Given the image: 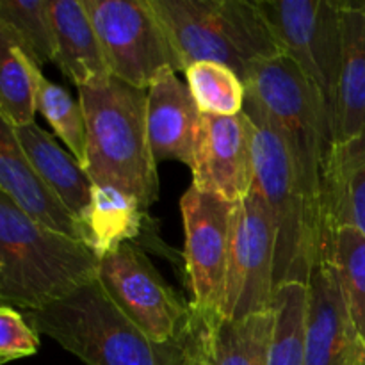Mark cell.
I'll return each instance as SVG.
<instances>
[{"label":"cell","instance_id":"10","mask_svg":"<svg viewBox=\"0 0 365 365\" xmlns=\"http://www.w3.org/2000/svg\"><path fill=\"white\" fill-rule=\"evenodd\" d=\"M237 203L202 192L191 185L182 196L185 232V274L192 309L223 317Z\"/></svg>","mask_w":365,"mask_h":365},{"label":"cell","instance_id":"30","mask_svg":"<svg viewBox=\"0 0 365 365\" xmlns=\"http://www.w3.org/2000/svg\"><path fill=\"white\" fill-rule=\"evenodd\" d=\"M362 365H365V353H364V359H362Z\"/></svg>","mask_w":365,"mask_h":365},{"label":"cell","instance_id":"23","mask_svg":"<svg viewBox=\"0 0 365 365\" xmlns=\"http://www.w3.org/2000/svg\"><path fill=\"white\" fill-rule=\"evenodd\" d=\"M321 257L337 271L349 317L365 346V235L351 227L327 230Z\"/></svg>","mask_w":365,"mask_h":365},{"label":"cell","instance_id":"26","mask_svg":"<svg viewBox=\"0 0 365 365\" xmlns=\"http://www.w3.org/2000/svg\"><path fill=\"white\" fill-rule=\"evenodd\" d=\"M189 91L200 113L210 116H237L245 113L246 86L232 68L202 61L184 71Z\"/></svg>","mask_w":365,"mask_h":365},{"label":"cell","instance_id":"28","mask_svg":"<svg viewBox=\"0 0 365 365\" xmlns=\"http://www.w3.org/2000/svg\"><path fill=\"white\" fill-rule=\"evenodd\" d=\"M39 348V334L31 327L27 317L16 309L2 305L0 309V362L32 356Z\"/></svg>","mask_w":365,"mask_h":365},{"label":"cell","instance_id":"4","mask_svg":"<svg viewBox=\"0 0 365 365\" xmlns=\"http://www.w3.org/2000/svg\"><path fill=\"white\" fill-rule=\"evenodd\" d=\"M177 53L180 71L202 61L248 77L260 63L285 56L257 0H150Z\"/></svg>","mask_w":365,"mask_h":365},{"label":"cell","instance_id":"18","mask_svg":"<svg viewBox=\"0 0 365 365\" xmlns=\"http://www.w3.org/2000/svg\"><path fill=\"white\" fill-rule=\"evenodd\" d=\"M342 11V66L334 120V143L365 127V0H337Z\"/></svg>","mask_w":365,"mask_h":365},{"label":"cell","instance_id":"11","mask_svg":"<svg viewBox=\"0 0 365 365\" xmlns=\"http://www.w3.org/2000/svg\"><path fill=\"white\" fill-rule=\"evenodd\" d=\"M277 228L266 198L253 184L235 209L234 239L225 292V319L273 310Z\"/></svg>","mask_w":365,"mask_h":365},{"label":"cell","instance_id":"16","mask_svg":"<svg viewBox=\"0 0 365 365\" xmlns=\"http://www.w3.org/2000/svg\"><path fill=\"white\" fill-rule=\"evenodd\" d=\"M351 227L365 235V127L331 143L323 170V235Z\"/></svg>","mask_w":365,"mask_h":365},{"label":"cell","instance_id":"8","mask_svg":"<svg viewBox=\"0 0 365 365\" xmlns=\"http://www.w3.org/2000/svg\"><path fill=\"white\" fill-rule=\"evenodd\" d=\"M285 56L317 89L334 130L342 66V11L337 0H259Z\"/></svg>","mask_w":365,"mask_h":365},{"label":"cell","instance_id":"25","mask_svg":"<svg viewBox=\"0 0 365 365\" xmlns=\"http://www.w3.org/2000/svg\"><path fill=\"white\" fill-rule=\"evenodd\" d=\"M309 287L285 284L274 294V334L269 365H305V324Z\"/></svg>","mask_w":365,"mask_h":365},{"label":"cell","instance_id":"22","mask_svg":"<svg viewBox=\"0 0 365 365\" xmlns=\"http://www.w3.org/2000/svg\"><path fill=\"white\" fill-rule=\"evenodd\" d=\"M274 310L242 319L212 317L210 339L216 365H269Z\"/></svg>","mask_w":365,"mask_h":365},{"label":"cell","instance_id":"27","mask_svg":"<svg viewBox=\"0 0 365 365\" xmlns=\"http://www.w3.org/2000/svg\"><path fill=\"white\" fill-rule=\"evenodd\" d=\"M38 113L43 114L57 138L84 168L88 152V125L81 102L71 98L66 89L53 84L41 73L38 81Z\"/></svg>","mask_w":365,"mask_h":365},{"label":"cell","instance_id":"17","mask_svg":"<svg viewBox=\"0 0 365 365\" xmlns=\"http://www.w3.org/2000/svg\"><path fill=\"white\" fill-rule=\"evenodd\" d=\"M56 64L77 88L110 77L102 45L84 0H50Z\"/></svg>","mask_w":365,"mask_h":365},{"label":"cell","instance_id":"2","mask_svg":"<svg viewBox=\"0 0 365 365\" xmlns=\"http://www.w3.org/2000/svg\"><path fill=\"white\" fill-rule=\"evenodd\" d=\"M100 259L82 241L29 220L0 192V299L41 310L98 277Z\"/></svg>","mask_w":365,"mask_h":365},{"label":"cell","instance_id":"3","mask_svg":"<svg viewBox=\"0 0 365 365\" xmlns=\"http://www.w3.org/2000/svg\"><path fill=\"white\" fill-rule=\"evenodd\" d=\"M25 317L86 365H184L192 335L191 319L184 337L157 344L114 305L98 280Z\"/></svg>","mask_w":365,"mask_h":365},{"label":"cell","instance_id":"5","mask_svg":"<svg viewBox=\"0 0 365 365\" xmlns=\"http://www.w3.org/2000/svg\"><path fill=\"white\" fill-rule=\"evenodd\" d=\"M245 113L253 127L255 184L277 228L274 285L309 284L323 253V230L310 210L287 143L266 110L246 95Z\"/></svg>","mask_w":365,"mask_h":365},{"label":"cell","instance_id":"19","mask_svg":"<svg viewBox=\"0 0 365 365\" xmlns=\"http://www.w3.org/2000/svg\"><path fill=\"white\" fill-rule=\"evenodd\" d=\"M13 132L29 163L81 221L91 203L93 192V182L82 164L71 153L64 152L36 121L14 127Z\"/></svg>","mask_w":365,"mask_h":365},{"label":"cell","instance_id":"20","mask_svg":"<svg viewBox=\"0 0 365 365\" xmlns=\"http://www.w3.org/2000/svg\"><path fill=\"white\" fill-rule=\"evenodd\" d=\"M145 210L134 196L121 189L93 184L91 203L81 220L86 246L102 259L138 239L145 228Z\"/></svg>","mask_w":365,"mask_h":365},{"label":"cell","instance_id":"7","mask_svg":"<svg viewBox=\"0 0 365 365\" xmlns=\"http://www.w3.org/2000/svg\"><path fill=\"white\" fill-rule=\"evenodd\" d=\"M113 77L148 91L160 71H180L150 0H84Z\"/></svg>","mask_w":365,"mask_h":365},{"label":"cell","instance_id":"14","mask_svg":"<svg viewBox=\"0 0 365 365\" xmlns=\"http://www.w3.org/2000/svg\"><path fill=\"white\" fill-rule=\"evenodd\" d=\"M0 192L34 223L84 242L81 221L29 163L13 127L4 121L0 123Z\"/></svg>","mask_w":365,"mask_h":365},{"label":"cell","instance_id":"1","mask_svg":"<svg viewBox=\"0 0 365 365\" xmlns=\"http://www.w3.org/2000/svg\"><path fill=\"white\" fill-rule=\"evenodd\" d=\"M77 89L88 125L86 173L95 185L121 189L148 209L159 198L157 160L146 127L148 91L113 75Z\"/></svg>","mask_w":365,"mask_h":365},{"label":"cell","instance_id":"21","mask_svg":"<svg viewBox=\"0 0 365 365\" xmlns=\"http://www.w3.org/2000/svg\"><path fill=\"white\" fill-rule=\"evenodd\" d=\"M39 66L14 36L0 27V118L11 127L34 123L38 113Z\"/></svg>","mask_w":365,"mask_h":365},{"label":"cell","instance_id":"12","mask_svg":"<svg viewBox=\"0 0 365 365\" xmlns=\"http://www.w3.org/2000/svg\"><path fill=\"white\" fill-rule=\"evenodd\" d=\"M192 171V187L239 203L255 184L253 127L248 114H202Z\"/></svg>","mask_w":365,"mask_h":365},{"label":"cell","instance_id":"15","mask_svg":"<svg viewBox=\"0 0 365 365\" xmlns=\"http://www.w3.org/2000/svg\"><path fill=\"white\" fill-rule=\"evenodd\" d=\"M202 113L189 86L168 68L148 88L146 127L155 160H178L191 168Z\"/></svg>","mask_w":365,"mask_h":365},{"label":"cell","instance_id":"13","mask_svg":"<svg viewBox=\"0 0 365 365\" xmlns=\"http://www.w3.org/2000/svg\"><path fill=\"white\" fill-rule=\"evenodd\" d=\"M307 303L305 365H362L365 346L346 307L334 264L321 257Z\"/></svg>","mask_w":365,"mask_h":365},{"label":"cell","instance_id":"24","mask_svg":"<svg viewBox=\"0 0 365 365\" xmlns=\"http://www.w3.org/2000/svg\"><path fill=\"white\" fill-rule=\"evenodd\" d=\"M48 4L50 0H0V27L14 36L38 66L56 63V32Z\"/></svg>","mask_w":365,"mask_h":365},{"label":"cell","instance_id":"29","mask_svg":"<svg viewBox=\"0 0 365 365\" xmlns=\"http://www.w3.org/2000/svg\"><path fill=\"white\" fill-rule=\"evenodd\" d=\"M212 317L216 316H207L192 309V335L184 365H216L212 355V339H210Z\"/></svg>","mask_w":365,"mask_h":365},{"label":"cell","instance_id":"6","mask_svg":"<svg viewBox=\"0 0 365 365\" xmlns=\"http://www.w3.org/2000/svg\"><path fill=\"white\" fill-rule=\"evenodd\" d=\"M245 86L287 143L303 195L323 230V170L334 143L323 98L287 56L257 64Z\"/></svg>","mask_w":365,"mask_h":365},{"label":"cell","instance_id":"9","mask_svg":"<svg viewBox=\"0 0 365 365\" xmlns=\"http://www.w3.org/2000/svg\"><path fill=\"white\" fill-rule=\"evenodd\" d=\"M96 280L114 305L157 344L178 341L187 331L191 303L166 284L146 253L132 242L100 259Z\"/></svg>","mask_w":365,"mask_h":365}]
</instances>
